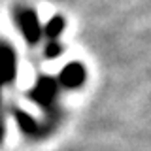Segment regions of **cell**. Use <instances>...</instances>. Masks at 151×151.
<instances>
[{
	"mask_svg": "<svg viewBox=\"0 0 151 151\" xmlns=\"http://www.w3.org/2000/svg\"><path fill=\"white\" fill-rule=\"evenodd\" d=\"M15 19L21 27L23 34L30 44H36L38 38H40V23H38V15L34 9H28V8H17L15 12Z\"/></svg>",
	"mask_w": 151,
	"mask_h": 151,
	"instance_id": "6da1fadb",
	"label": "cell"
},
{
	"mask_svg": "<svg viewBox=\"0 0 151 151\" xmlns=\"http://www.w3.org/2000/svg\"><path fill=\"white\" fill-rule=\"evenodd\" d=\"M15 76V55L8 44H0V79L9 81Z\"/></svg>",
	"mask_w": 151,
	"mask_h": 151,
	"instance_id": "7a4b0ae2",
	"label": "cell"
},
{
	"mask_svg": "<svg viewBox=\"0 0 151 151\" xmlns=\"http://www.w3.org/2000/svg\"><path fill=\"white\" fill-rule=\"evenodd\" d=\"M64 83L66 85H76V83H79V81H81V76H83V70L81 68H79V66L78 64H70L68 66V68H66L64 70Z\"/></svg>",
	"mask_w": 151,
	"mask_h": 151,
	"instance_id": "3957f363",
	"label": "cell"
},
{
	"mask_svg": "<svg viewBox=\"0 0 151 151\" xmlns=\"http://www.w3.org/2000/svg\"><path fill=\"white\" fill-rule=\"evenodd\" d=\"M63 28H64V21H63V17H53L49 23H47V27H45V32H47V36H51V38H55V36H59L60 32H63Z\"/></svg>",
	"mask_w": 151,
	"mask_h": 151,
	"instance_id": "277c9868",
	"label": "cell"
},
{
	"mask_svg": "<svg viewBox=\"0 0 151 151\" xmlns=\"http://www.w3.org/2000/svg\"><path fill=\"white\" fill-rule=\"evenodd\" d=\"M0 140H2V130H0Z\"/></svg>",
	"mask_w": 151,
	"mask_h": 151,
	"instance_id": "5b68a950",
	"label": "cell"
},
{
	"mask_svg": "<svg viewBox=\"0 0 151 151\" xmlns=\"http://www.w3.org/2000/svg\"><path fill=\"white\" fill-rule=\"evenodd\" d=\"M0 83H2V79H0Z\"/></svg>",
	"mask_w": 151,
	"mask_h": 151,
	"instance_id": "8992f818",
	"label": "cell"
}]
</instances>
